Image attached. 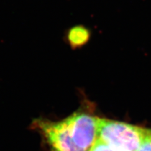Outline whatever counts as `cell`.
I'll use <instances>...</instances> for the list:
<instances>
[{
	"label": "cell",
	"mask_w": 151,
	"mask_h": 151,
	"mask_svg": "<svg viewBox=\"0 0 151 151\" xmlns=\"http://www.w3.org/2000/svg\"><path fill=\"white\" fill-rule=\"evenodd\" d=\"M148 129L115 120L97 118V139L113 151H138Z\"/></svg>",
	"instance_id": "obj_1"
},
{
	"label": "cell",
	"mask_w": 151,
	"mask_h": 151,
	"mask_svg": "<svg viewBox=\"0 0 151 151\" xmlns=\"http://www.w3.org/2000/svg\"><path fill=\"white\" fill-rule=\"evenodd\" d=\"M35 124L51 151H82L73 142L65 120L59 122L38 120Z\"/></svg>",
	"instance_id": "obj_3"
},
{
	"label": "cell",
	"mask_w": 151,
	"mask_h": 151,
	"mask_svg": "<svg viewBox=\"0 0 151 151\" xmlns=\"http://www.w3.org/2000/svg\"><path fill=\"white\" fill-rule=\"evenodd\" d=\"M88 151H113L108 145L106 144L103 141L97 139L94 144L92 145Z\"/></svg>",
	"instance_id": "obj_5"
},
{
	"label": "cell",
	"mask_w": 151,
	"mask_h": 151,
	"mask_svg": "<svg viewBox=\"0 0 151 151\" xmlns=\"http://www.w3.org/2000/svg\"><path fill=\"white\" fill-rule=\"evenodd\" d=\"M92 37L91 30L82 24H77L67 30L65 39L72 50L83 48L90 42Z\"/></svg>",
	"instance_id": "obj_4"
},
{
	"label": "cell",
	"mask_w": 151,
	"mask_h": 151,
	"mask_svg": "<svg viewBox=\"0 0 151 151\" xmlns=\"http://www.w3.org/2000/svg\"><path fill=\"white\" fill-rule=\"evenodd\" d=\"M138 151H151V129H148V132Z\"/></svg>",
	"instance_id": "obj_6"
},
{
	"label": "cell",
	"mask_w": 151,
	"mask_h": 151,
	"mask_svg": "<svg viewBox=\"0 0 151 151\" xmlns=\"http://www.w3.org/2000/svg\"><path fill=\"white\" fill-rule=\"evenodd\" d=\"M97 118L83 109L65 119L73 142L82 151H88L97 140Z\"/></svg>",
	"instance_id": "obj_2"
}]
</instances>
